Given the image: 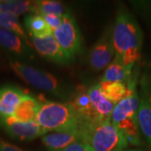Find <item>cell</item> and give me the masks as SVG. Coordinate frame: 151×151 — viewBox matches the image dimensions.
Instances as JSON below:
<instances>
[{"instance_id": "cell-1", "label": "cell", "mask_w": 151, "mask_h": 151, "mask_svg": "<svg viewBox=\"0 0 151 151\" xmlns=\"http://www.w3.org/2000/svg\"><path fill=\"white\" fill-rule=\"evenodd\" d=\"M115 58L132 70L141 57L144 35L134 15L124 5L119 6L113 26Z\"/></svg>"}, {"instance_id": "cell-2", "label": "cell", "mask_w": 151, "mask_h": 151, "mask_svg": "<svg viewBox=\"0 0 151 151\" xmlns=\"http://www.w3.org/2000/svg\"><path fill=\"white\" fill-rule=\"evenodd\" d=\"M81 140L93 151H124L129 143L111 119L80 126Z\"/></svg>"}, {"instance_id": "cell-3", "label": "cell", "mask_w": 151, "mask_h": 151, "mask_svg": "<svg viewBox=\"0 0 151 151\" xmlns=\"http://www.w3.org/2000/svg\"><path fill=\"white\" fill-rule=\"evenodd\" d=\"M9 64L12 70L29 85L63 101L69 102L76 92L74 86L66 84L49 72L36 69L14 59L9 60Z\"/></svg>"}, {"instance_id": "cell-4", "label": "cell", "mask_w": 151, "mask_h": 151, "mask_svg": "<svg viewBox=\"0 0 151 151\" xmlns=\"http://www.w3.org/2000/svg\"><path fill=\"white\" fill-rule=\"evenodd\" d=\"M139 105V97L136 90L116 104L111 115L112 123L122 132L129 145H142V134L138 122Z\"/></svg>"}, {"instance_id": "cell-5", "label": "cell", "mask_w": 151, "mask_h": 151, "mask_svg": "<svg viewBox=\"0 0 151 151\" xmlns=\"http://www.w3.org/2000/svg\"><path fill=\"white\" fill-rule=\"evenodd\" d=\"M36 122L46 133L79 128L80 121L70 103L47 101L40 105Z\"/></svg>"}, {"instance_id": "cell-6", "label": "cell", "mask_w": 151, "mask_h": 151, "mask_svg": "<svg viewBox=\"0 0 151 151\" xmlns=\"http://www.w3.org/2000/svg\"><path fill=\"white\" fill-rule=\"evenodd\" d=\"M53 35L65 54L73 60L76 55L82 53L83 44L81 31L70 13L63 17L61 25L53 31Z\"/></svg>"}, {"instance_id": "cell-7", "label": "cell", "mask_w": 151, "mask_h": 151, "mask_svg": "<svg viewBox=\"0 0 151 151\" xmlns=\"http://www.w3.org/2000/svg\"><path fill=\"white\" fill-rule=\"evenodd\" d=\"M115 57L113 27L108 26L93 45L88 54V63L92 70L99 71L107 68Z\"/></svg>"}, {"instance_id": "cell-8", "label": "cell", "mask_w": 151, "mask_h": 151, "mask_svg": "<svg viewBox=\"0 0 151 151\" xmlns=\"http://www.w3.org/2000/svg\"><path fill=\"white\" fill-rule=\"evenodd\" d=\"M0 128L13 139L30 141L47 134L36 121L23 123L13 116L0 119Z\"/></svg>"}, {"instance_id": "cell-9", "label": "cell", "mask_w": 151, "mask_h": 151, "mask_svg": "<svg viewBox=\"0 0 151 151\" xmlns=\"http://www.w3.org/2000/svg\"><path fill=\"white\" fill-rule=\"evenodd\" d=\"M30 38L35 50L45 59L60 65H69L74 61L60 46L53 34L43 38Z\"/></svg>"}, {"instance_id": "cell-10", "label": "cell", "mask_w": 151, "mask_h": 151, "mask_svg": "<svg viewBox=\"0 0 151 151\" xmlns=\"http://www.w3.org/2000/svg\"><path fill=\"white\" fill-rule=\"evenodd\" d=\"M79 140H81V133L79 128L50 132L41 137L44 146L48 151L62 150Z\"/></svg>"}, {"instance_id": "cell-11", "label": "cell", "mask_w": 151, "mask_h": 151, "mask_svg": "<svg viewBox=\"0 0 151 151\" xmlns=\"http://www.w3.org/2000/svg\"><path fill=\"white\" fill-rule=\"evenodd\" d=\"M68 103L76 113L80 121V126L95 123L103 119L95 111L86 91L76 90L74 95Z\"/></svg>"}, {"instance_id": "cell-12", "label": "cell", "mask_w": 151, "mask_h": 151, "mask_svg": "<svg viewBox=\"0 0 151 151\" xmlns=\"http://www.w3.org/2000/svg\"><path fill=\"white\" fill-rule=\"evenodd\" d=\"M0 46L9 53L22 59L34 58L32 49L29 44L16 34L0 28Z\"/></svg>"}, {"instance_id": "cell-13", "label": "cell", "mask_w": 151, "mask_h": 151, "mask_svg": "<svg viewBox=\"0 0 151 151\" xmlns=\"http://www.w3.org/2000/svg\"><path fill=\"white\" fill-rule=\"evenodd\" d=\"M25 95L24 89L16 85L0 86V119L13 116L18 104Z\"/></svg>"}, {"instance_id": "cell-14", "label": "cell", "mask_w": 151, "mask_h": 151, "mask_svg": "<svg viewBox=\"0 0 151 151\" xmlns=\"http://www.w3.org/2000/svg\"><path fill=\"white\" fill-rule=\"evenodd\" d=\"M138 122L142 137L151 150V92L143 87L138 109Z\"/></svg>"}, {"instance_id": "cell-15", "label": "cell", "mask_w": 151, "mask_h": 151, "mask_svg": "<svg viewBox=\"0 0 151 151\" xmlns=\"http://www.w3.org/2000/svg\"><path fill=\"white\" fill-rule=\"evenodd\" d=\"M97 84L105 97L115 105L136 91L135 84L128 86L124 83L103 81H100Z\"/></svg>"}, {"instance_id": "cell-16", "label": "cell", "mask_w": 151, "mask_h": 151, "mask_svg": "<svg viewBox=\"0 0 151 151\" xmlns=\"http://www.w3.org/2000/svg\"><path fill=\"white\" fill-rule=\"evenodd\" d=\"M40 105L41 103L39 102L37 98L26 94L18 104L13 117L23 123L36 121Z\"/></svg>"}, {"instance_id": "cell-17", "label": "cell", "mask_w": 151, "mask_h": 151, "mask_svg": "<svg viewBox=\"0 0 151 151\" xmlns=\"http://www.w3.org/2000/svg\"><path fill=\"white\" fill-rule=\"evenodd\" d=\"M101 81L124 83L128 86L135 84L132 80V70L125 67L119 60L114 57L107 66Z\"/></svg>"}, {"instance_id": "cell-18", "label": "cell", "mask_w": 151, "mask_h": 151, "mask_svg": "<svg viewBox=\"0 0 151 151\" xmlns=\"http://www.w3.org/2000/svg\"><path fill=\"white\" fill-rule=\"evenodd\" d=\"M86 92L97 114L103 119H111L115 104L111 103L105 97L98 84L90 86L86 90Z\"/></svg>"}, {"instance_id": "cell-19", "label": "cell", "mask_w": 151, "mask_h": 151, "mask_svg": "<svg viewBox=\"0 0 151 151\" xmlns=\"http://www.w3.org/2000/svg\"><path fill=\"white\" fill-rule=\"evenodd\" d=\"M24 26L30 37L43 38L53 34L43 16L35 14H29L24 19Z\"/></svg>"}, {"instance_id": "cell-20", "label": "cell", "mask_w": 151, "mask_h": 151, "mask_svg": "<svg viewBox=\"0 0 151 151\" xmlns=\"http://www.w3.org/2000/svg\"><path fill=\"white\" fill-rule=\"evenodd\" d=\"M70 12L67 10L62 3L55 0H40L35 1L33 14H40L41 16L48 14H55L60 16H65Z\"/></svg>"}, {"instance_id": "cell-21", "label": "cell", "mask_w": 151, "mask_h": 151, "mask_svg": "<svg viewBox=\"0 0 151 151\" xmlns=\"http://www.w3.org/2000/svg\"><path fill=\"white\" fill-rule=\"evenodd\" d=\"M35 1L24 0H6L0 1V11L6 12L16 16L24 14L25 13L34 12Z\"/></svg>"}, {"instance_id": "cell-22", "label": "cell", "mask_w": 151, "mask_h": 151, "mask_svg": "<svg viewBox=\"0 0 151 151\" xmlns=\"http://www.w3.org/2000/svg\"><path fill=\"white\" fill-rule=\"evenodd\" d=\"M0 28L16 34L17 35L29 43V38L25 33V29L19 23L16 15L0 11Z\"/></svg>"}, {"instance_id": "cell-23", "label": "cell", "mask_w": 151, "mask_h": 151, "mask_svg": "<svg viewBox=\"0 0 151 151\" xmlns=\"http://www.w3.org/2000/svg\"><path fill=\"white\" fill-rule=\"evenodd\" d=\"M43 17L49 25V27L51 29L52 31H54L61 25L64 16H60V15H55V14H48V15H44Z\"/></svg>"}, {"instance_id": "cell-24", "label": "cell", "mask_w": 151, "mask_h": 151, "mask_svg": "<svg viewBox=\"0 0 151 151\" xmlns=\"http://www.w3.org/2000/svg\"><path fill=\"white\" fill-rule=\"evenodd\" d=\"M60 151H91V148L82 140H79Z\"/></svg>"}, {"instance_id": "cell-25", "label": "cell", "mask_w": 151, "mask_h": 151, "mask_svg": "<svg viewBox=\"0 0 151 151\" xmlns=\"http://www.w3.org/2000/svg\"><path fill=\"white\" fill-rule=\"evenodd\" d=\"M0 151H25L18 146L12 145L0 138Z\"/></svg>"}, {"instance_id": "cell-26", "label": "cell", "mask_w": 151, "mask_h": 151, "mask_svg": "<svg viewBox=\"0 0 151 151\" xmlns=\"http://www.w3.org/2000/svg\"><path fill=\"white\" fill-rule=\"evenodd\" d=\"M124 151H145L143 150H140V149H129V150H126Z\"/></svg>"}, {"instance_id": "cell-27", "label": "cell", "mask_w": 151, "mask_h": 151, "mask_svg": "<svg viewBox=\"0 0 151 151\" xmlns=\"http://www.w3.org/2000/svg\"><path fill=\"white\" fill-rule=\"evenodd\" d=\"M91 151H93V150H92V149H91Z\"/></svg>"}]
</instances>
